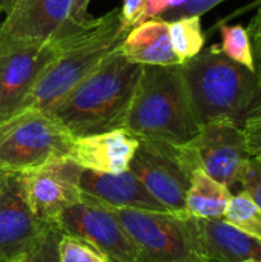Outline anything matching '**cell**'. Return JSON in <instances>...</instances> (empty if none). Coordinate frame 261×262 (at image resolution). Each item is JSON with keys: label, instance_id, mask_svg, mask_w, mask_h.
Wrapping results in <instances>:
<instances>
[{"label": "cell", "instance_id": "cell-1", "mask_svg": "<svg viewBox=\"0 0 261 262\" xmlns=\"http://www.w3.org/2000/svg\"><path fill=\"white\" fill-rule=\"evenodd\" d=\"M182 72L200 127L225 121L245 129L257 157L261 150V81L257 71L232 61L218 45H212L185 61Z\"/></svg>", "mask_w": 261, "mask_h": 262}, {"label": "cell", "instance_id": "cell-2", "mask_svg": "<svg viewBox=\"0 0 261 262\" xmlns=\"http://www.w3.org/2000/svg\"><path fill=\"white\" fill-rule=\"evenodd\" d=\"M142 69L117 48L46 112L74 138L123 127Z\"/></svg>", "mask_w": 261, "mask_h": 262}, {"label": "cell", "instance_id": "cell-3", "mask_svg": "<svg viewBox=\"0 0 261 262\" xmlns=\"http://www.w3.org/2000/svg\"><path fill=\"white\" fill-rule=\"evenodd\" d=\"M123 127L138 140L186 146L200 132L182 64H143Z\"/></svg>", "mask_w": 261, "mask_h": 262}, {"label": "cell", "instance_id": "cell-4", "mask_svg": "<svg viewBox=\"0 0 261 262\" xmlns=\"http://www.w3.org/2000/svg\"><path fill=\"white\" fill-rule=\"evenodd\" d=\"M128 31L120 21L118 8L72 32L65 48L43 71L23 103L25 109L49 111L112 51L120 48Z\"/></svg>", "mask_w": 261, "mask_h": 262}, {"label": "cell", "instance_id": "cell-5", "mask_svg": "<svg viewBox=\"0 0 261 262\" xmlns=\"http://www.w3.org/2000/svg\"><path fill=\"white\" fill-rule=\"evenodd\" d=\"M140 262H209L200 250L194 218L169 212L109 207Z\"/></svg>", "mask_w": 261, "mask_h": 262}, {"label": "cell", "instance_id": "cell-6", "mask_svg": "<svg viewBox=\"0 0 261 262\" xmlns=\"http://www.w3.org/2000/svg\"><path fill=\"white\" fill-rule=\"evenodd\" d=\"M74 137L48 112L25 109L0 121V173H23L69 157Z\"/></svg>", "mask_w": 261, "mask_h": 262}, {"label": "cell", "instance_id": "cell-7", "mask_svg": "<svg viewBox=\"0 0 261 262\" xmlns=\"http://www.w3.org/2000/svg\"><path fill=\"white\" fill-rule=\"evenodd\" d=\"M91 20L77 23L45 41H17L0 46V121L23 111L26 97L65 48L68 37Z\"/></svg>", "mask_w": 261, "mask_h": 262}, {"label": "cell", "instance_id": "cell-8", "mask_svg": "<svg viewBox=\"0 0 261 262\" xmlns=\"http://www.w3.org/2000/svg\"><path fill=\"white\" fill-rule=\"evenodd\" d=\"M138 141L129 170L168 212L186 215V193L194 167L183 147L148 140Z\"/></svg>", "mask_w": 261, "mask_h": 262}, {"label": "cell", "instance_id": "cell-9", "mask_svg": "<svg viewBox=\"0 0 261 262\" xmlns=\"http://www.w3.org/2000/svg\"><path fill=\"white\" fill-rule=\"evenodd\" d=\"M182 147L194 169H202L231 190L238 184L246 161L254 157L248 132L225 121L202 126L197 137Z\"/></svg>", "mask_w": 261, "mask_h": 262}, {"label": "cell", "instance_id": "cell-10", "mask_svg": "<svg viewBox=\"0 0 261 262\" xmlns=\"http://www.w3.org/2000/svg\"><path fill=\"white\" fill-rule=\"evenodd\" d=\"M54 227L63 235L89 243L109 262H140L137 249L112 210L85 193L80 195L78 203L69 206L57 216Z\"/></svg>", "mask_w": 261, "mask_h": 262}, {"label": "cell", "instance_id": "cell-11", "mask_svg": "<svg viewBox=\"0 0 261 262\" xmlns=\"http://www.w3.org/2000/svg\"><path fill=\"white\" fill-rule=\"evenodd\" d=\"M46 227L29 206L22 173H0V262L26 258Z\"/></svg>", "mask_w": 261, "mask_h": 262}, {"label": "cell", "instance_id": "cell-12", "mask_svg": "<svg viewBox=\"0 0 261 262\" xmlns=\"http://www.w3.org/2000/svg\"><path fill=\"white\" fill-rule=\"evenodd\" d=\"M82 170L69 157H62L22 173L29 206L43 224L54 226L65 209L80 201Z\"/></svg>", "mask_w": 261, "mask_h": 262}, {"label": "cell", "instance_id": "cell-13", "mask_svg": "<svg viewBox=\"0 0 261 262\" xmlns=\"http://www.w3.org/2000/svg\"><path fill=\"white\" fill-rule=\"evenodd\" d=\"M74 0H15L0 21V46L17 41H45L57 37L71 21Z\"/></svg>", "mask_w": 261, "mask_h": 262}, {"label": "cell", "instance_id": "cell-14", "mask_svg": "<svg viewBox=\"0 0 261 262\" xmlns=\"http://www.w3.org/2000/svg\"><path fill=\"white\" fill-rule=\"evenodd\" d=\"M140 141L125 127L108 132L77 137L69 150V158L82 169L120 173L129 170V164Z\"/></svg>", "mask_w": 261, "mask_h": 262}, {"label": "cell", "instance_id": "cell-15", "mask_svg": "<svg viewBox=\"0 0 261 262\" xmlns=\"http://www.w3.org/2000/svg\"><path fill=\"white\" fill-rule=\"evenodd\" d=\"M78 187L88 198L108 207L168 212L131 170L120 173H102L83 169Z\"/></svg>", "mask_w": 261, "mask_h": 262}, {"label": "cell", "instance_id": "cell-16", "mask_svg": "<svg viewBox=\"0 0 261 262\" xmlns=\"http://www.w3.org/2000/svg\"><path fill=\"white\" fill-rule=\"evenodd\" d=\"M202 255L209 262L261 261V241L240 232L225 220H195Z\"/></svg>", "mask_w": 261, "mask_h": 262}, {"label": "cell", "instance_id": "cell-17", "mask_svg": "<svg viewBox=\"0 0 261 262\" xmlns=\"http://www.w3.org/2000/svg\"><path fill=\"white\" fill-rule=\"evenodd\" d=\"M120 52L128 60L138 64H180L172 51L168 21L162 18H149L129 29L120 45Z\"/></svg>", "mask_w": 261, "mask_h": 262}, {"label": "cell", "instance_id": "cell-18", "mask_svg": "<svg viewBox=\"0 0 261 262\" xmlns=\"http://www.w3.org/2000/svg\"><path fill=\"white\" fill-rule=\"evenodd\" d=\"M232 195L231 189L206 172L194 169L186 193V215L195 220H222Z\"/></svg>", "mask_w": 261, "mask_h": 262}, {"label": "cell", "instance_id": "cell-19", "mask_svg": "<svg viewBox=\"0 0 261 262\" xmlns=\"http://www.w3.org/2000/svg\"><path fill=\"white\" fill-rule=\"evenodd\" d=\"M168 28L172 51L180 64L195 57L205 48L206 37L202 29V17L192 15L171 20L168 21Z\"/></svg>", "mask_w": 261, "mask_h": 262}, {"label": "cell", "instance_id": "cell-20", "mask_svg": "<svg viewBox=\"0 0 261 262\" xmlns=\"http://www.w3.org/2000/svg\"><path fill=\"white\" fill-rule=\"evenodd\" d=\"M222 220L261 241V210L245 190L232 195Z\"/></svg>", "mask_w": 261, "mask_h": 262}, {"label": "cell", "instance_id": "cell-21", "mask_svg": "<svg viewBox=\"0 0 261 262\" xmlns=\"http://www.w3.org/2000/svg\"><path fill=\"white\" fill-rule=\"evenodd\" d=\"M222 46L223 54L235 63L243 64L249 71H257V61L252 51L249 32L242 25L222 26Z\"/></svg>", "mask_w": 261, "mask_h": 262}, {"label": "cell", "instance_id": "cell-22", "mask_svg": "<svg viewBox=\"0 0 261 262\" xmlns=\"http://www.w3.org/2000/svg\"><path fill=\"white\" fill-rule=\"evenodd\" d=\"M58 259L60 262H109L89 243L63 233L58 241Z\"/></svg>", "mask_w": 261, "mask_h": 262}, {"label": "cell", "instance_id": "cell-23", "mask_svg": "<svg viewBox=\"0 0 261 262\" xmlns=\"http://www.w3.org/2000/svg\"><path fill=\"white\" fill-rule=\"evenodd\" d=\"M62 238V232L54 226H48L37 244L28 253V262H60L58 259V241Z\"/></svg>", "mask_w": 261, "mask_h": 262}, {"label": "cell", "instance_id": "cell-24", "mask_svg": "<svg viewBox=\"0 0 261 262\" xmlns=\"http://www.w3.org/2000/svg\"><path fill=\"white\" fill-rule=\"evenodd\" d=\"M238 184H242L243 190L252 198V201L261 210V160L257 157H251L243 166Z\"/></svg>", "mask_w": 261, "mask_h": 262}, {"label": "cell", "instance_id": "cell-25", "mask_svg": "<svg viewBox=\"0 0 261 262\" xmlns=\"http://www.w3.org/2000/svg\"><path fill=\"white\" fill-rule=\"evenodd\" d=\"M223 2L225 0H186L182 6L162 14L158 18L165 21H171V20H177L182 17H192V15L202 17L203 14H206L208 11H211L212 8H215L217 5Z\"/></svg>", "mask_w": 261, "mask_h": 262}, {"label": "cell", "instance_id": "cell-26", "mask_svg": "<svg viewBox=\"0 0 261 262\" xmlns=\"http://www.w3.org/2000/svg\"><path fill=\"white\" fill-rule=\"evenodd\" d=\"M146 5L148 0H123L122 8H118V14H120V21L126 31L145 21Z\"/></svg>", "mask_w": 261, "mask_h": 262}, {"label": "cell", "instance_id": "cell-27", "mask_svg": "<svg viewBox=\"0 0 261 262\" xmlns=\"http://www.w3.org/2000/svg\"><path fill=\"white\" fill-rule=\"evenodd\" d=\"M248 32H249L254 55H257L255 61H261V11L257 12V15L252 18V21L248 28Z\"/></svg>", "mask_w": 261, "mask_h": 262}, {"label": "cell", "instance_id": "cell-28", "mask_svg": "<svg viewBox=\"0 0 261 262\" xmlns=\"http://www.w3.org/2000/svg\"><path fill=\"white\" fill-rule=\"evenodd\" d=\"M89 3H91V0H74L72 2V9H71V18L75 20V21L89 20L91 17L86 14Z\"/></svg>", "mask_w": 261, "mask_h": 262}, {"label": "cell", "instance_id": "cell-29", "mask_svg": "<svg viewBox=\"0 0 261 262\" xmlns=\"http://www.w3.org/2000/svg\"><path fill=\"white\" fill-rule=\"evenodd\" d=\"M14 3H15V0H0V17H2V14L8 15L12 9Z\"/></svg>", "mask_w": 261, "mask_h": 262}, {"label": "cell", "instance_id": "cell-30", "mask_svg": "<svg viewBox=\"0 0 261 262\" xmlns=\"http://www.w3.org/2000/svg\"><path fill=\"white\" fill-rule=\"evenodd\" d=\"M257 74H258V78H260L261 81V61L257 63Z\"/></svg>", "mask_w": 261, "mask_h": 262}, {"label": "cell", "instance_id": "cell-31", "mask_svg": "<svg viewBox=\"0 0 261 262\" xmlns=\"http://www.w3.org/2000/svg\"><path fill=\"white\" fill-rule=\"evenodd\" d=\"M240 262H261V261H254V259H246V261H240Z\"/></svg>", "mask_w": 261, "mask_h": 262}, {"label": "cell", "instance_id": "cell-32", "mask_svg": "<svg viewBox=\"0 0 261 262\" xmlns=\"http://www.w3.org/2000/svg\"><path fill=\"white\" fill-rule=\"evenodd\" d=\"M14 262H28V261H26V258H23V259H18V261H14Z\"/></svg>", "mask_w": 261, "mask_h": 262}, {"label": "cell", "instance_id": "cell-33", "mask_svg": "<svg viewBox=\"0 0 261 262\" xmlns=\"http://www.w3.org/2000/svg\"><path fill=\"white\" fill-rule=\"evenodd\" d=\"M257 158H258V160H261V150H260V154L257 155Z\"/></svg>", "mask_w": 261, "mask_h": 262}]
</instances>
